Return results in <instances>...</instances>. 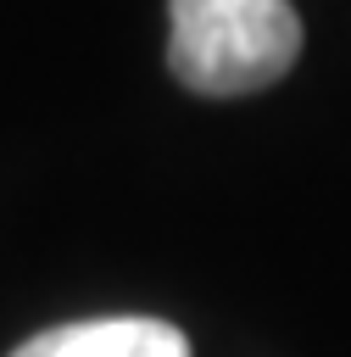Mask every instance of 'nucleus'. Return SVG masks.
<instances>
[{
  "instance_id": "1",
  "label": "nucleus",
  "mask_w": 351,
  "mask_h": 357,
  "mask_svg": "<svg viewBox=\"0 0 351 357\" xmlns=\"http://www.w3.org/2000/svg\"><path fill=\"white\" fill-rule=\"evenodd\" d=\"M301 56L290 0H167V67L195 95H256Z\"/></svg>"
},
{
  "instance_id": "2",
  "label": "nucleus",
  "mask_w": 351,
  "mask_h": 357,
  "mask_svg": "<svg viewBox=\"0 0 351 357\" xmlns=\"http://www.w3.org/2000/svg\"><path fill=\"white\" fill-rule=\"evenodd\" d=\"M11 357H189V340L167 318H84V324H56L33 340H22Z\"/></svg>"
}]
</instances>
